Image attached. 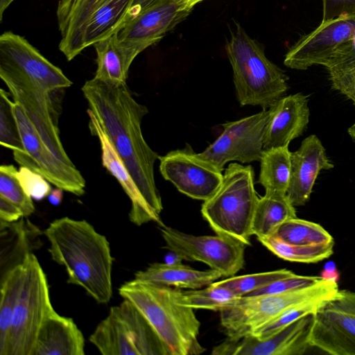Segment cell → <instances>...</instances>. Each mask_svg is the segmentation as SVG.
Segmentation results:
<instances>
[{
	"instance_id": "obj_2",
	"label": "cell",
	"mask_w": 355,
	"mask_h": 355,
	"mask_svg": "<svg viewBox=\"0 0 355 355\" xmlns=\"http://www.w3.org/2000/svg\"><path fill=\"white\" fill-rule=\"evenodd\" d=\"M83 94L120 159L131 175L159 225L163 209L154 165L159 155L146 141L141 121L148 108L132 96L126 83L111 84L93 78Z\"/></svg>"
},
{
	"instance_id": "obj_15",
	"label": "cell",
	"mask_w": 355,
	"mask_h": 355,
	"mask_svg": "<svg viewBox=\"0 0 355 355\" xmlns=\"http://www.w3.org/2000/svg\"><path fill=\"white\" fill-rule=\"evenodd\" d=\"M354 40L355 15L320 23L289 49L284 64L297 70L315 64L324 66L338 47Z\"/></svg>"
},
{
	"instance_id": "obj_36",
	"label": "cell",
	"mask_w": 355,
	"mask_h": 355,
	"mask_svg": "<svg viewBox=\"0 0 355 355\" xmlns=\"http://www.w3.org/2000/svg\"><path fill=\"white\" fill-rule=\"evenodd\" d=\"M18 171L12 164L0 166V195L3 196L22 211L24 217L35 211L32 198L22 188L18 178Z\"/></svg>"
},
{
	"instance_id": "obj_13",
	"label": "cell",
	"mask_w": 355,
	"mask_h": 355,
	"mask_svg": "<svg viewBox=\"0 0 355 355\" xmlns=\"http://www.w3.org/2000/svg\"><path fill=\"white\" fill-rule=\"evenodd\" d=\"M269 110L223 124L222 133L198 155L220 171L230 162L250 164L259 161Z\"/></svg>"
},
{
	"instance_id": "obj_41",
	"label": "cell",
	"mask_w": 355,
	"mask_h": 355,
	"mask_svg": "<svg viewBox=\"0 0 355 355\" xmlns=\"http://www.w3.org/2000/svg\"><path fill=\"white\" fill-rule=\"evenodd\" d=\"M24 217L21 209L13 202L0 195V220L13 223Z\"/></svg>"
},
{
	"instance_id": "obj_31",
	"label": "cell",
	"mask_w": 355,
	"mask_h": 355,
	"mask_svg": "<svg viewBox=\"0 0 355 355\" xmlns=\"http://www.w3.org/2000/svg\"><path fill=\"white\" fill-rule=\"evenodd\" d=\"M258 240L277 257L291 262L317 263L329 258L334 253V243L313 245L291 244L275 235Z\"/></svg>"
},
{
	"instance_id": "obj_14",
	"label": "cell",
	"mask_w": 355,
	"mask_h": 355,
	"mask_svg": "<svg viewBox=\"0 0 355 355\" xmlns=\"http://www.w3.org/2000/svg\"><path fill=\"white\" fill-rule=\"evenodd\" d=\"M159 159L162 177L189 198L205 201L223 181L222 172L201 159L189 144L159 156Z\"/></svg>"
},
{
	"instance_id": "obj_17",
	"label": "cell",
	"mask_w": 355,
	"mask_h": 355,
	"mask_svg": "<svg viewBox=\"0 0 355 355\" xmlns=\"http://www.w3.org/2000/svg\"><path fill=\"white\" fill-rule=\"evenodd\" d=\"M312 315L302 317L266 339L246 336L227 338L215 346L214 355H302L309 347L308 336Z\"/></svg>"
},
{
	"instance_id": "obj_10",
	"label": "cell",
	"mask_w": 355,
	"mask_h": 355,
	"mask_svg": "<svg viewBox=\"0 0 355 355\" xmlns=\"http://www.w3.org/2000/svg\"><path fill=\"white\" fill-rule=\"evenodd\" d=\"M15 115L24 150L13 153L15 160L42 175L65 191L80 196L85 191V180L75 165L58 157L44 144L21 106L13 101Z\"/></svg>"
},
{
	"instance_id": "obj_22",
	"label": "cell",
	"mask_w": 355,
	"mask_h": 355,
	"mask_svg": "<svg viewBox=\"0 0 355 355\" xmlns=\"http://www.w3.org/2000/svg\"><path fill=\"white\" fill-rule=\"evenodd\" d=\"M1 254L0 278L21 264L26 257L40 247V231L24 217L16 222L0 220Z\"/></svg>"
},
{
	"instance_id": "obj_18",
	"label": "cell",
	"mask_w": 355,
	"mask_h": 355,
	"mask_svg": "<svg viewBox=\"0 0 355 355\" xmlns=\"http://www.w3.org/2000/svg\"><path fill=\"white\" fill-rule=\"evenodd\" d=\"M291 178L286 195L294 207L309 200L315 181L322 170L334 167L321 141L314 135L305 138L300 148L291 154Z\"/></svg>"
},
{
	"instance_id": "obj_21",
	"label": "cell",
	"mask_w": 355,
	"mask_h": 355,
	"mask_svg": "<svg viewBox=\"0 0 355 355\" xmlns=\"http://www.w3.org/2000/svg\"><path fill=\"white\" fill-rule=\"evenodd\" d=\"M84 336L71 318L55 311L43 322L32 355H84Z\"/></svg>"
},
{
	"instance_id": "obj_24",
	"label": "cell",
	"mask_w": 355,
	"mask_h": 355,
	"mask_svg": "<svg viewBox=\"0 0 355 355\" xmlns=\"http://www.w3.org/2000/svg\"><path fill=\"white\" fill-rule=\"evenodd\" d=\"M93 46L97 64L94 78L111 84L126 83L130 67L138 55L122 45L116 33L96 42Z\"/></svg>"
},
{
	"instance_id": "obj_35",
	"label": "cell",
	"mask_w": 355,
	"mask_h": 355,
	"mask_svg": "<svg viewBox=\"0 0 355 355\" xmlns=\"http://www.w3.org/2000/svg\"><path fill=\"white\" fill-rule=\"evenodd\" d=\"M331 299L333 298H319L295 305L257 329L250 336H253L260 340L268 338L297 320L313 314Z\"/></svg>"
},
{
	"instance_id": "obj_26",
	"label": "cell",
	"mask_w": 355,
	"mask_h": 355,
	"mask_svg": "<svg viewBox=\"0 0 355 355\" xmlns=\"http://www.w3.org/2000/svg\"><path fill=\"white\" fill-rule=\"evenodd\" d=\"M114 308L124 323L138 355H167L151 325L132 302L124 299Z\"/></svg>"
},
{
	"instance_id": "obj_1",
	"label": "cell",
	"mask_w": 355,
	"mask_h": 355,
	"mask_svg": "<svg viewBox=\"0 0 355 355\" xmlns=\"http://www.w3.org/2000/svg\"><path fill=\"white\" fill-rule=\"evenodd\" d=\"M0 78L46 146L58 157L72 164L58 127L61 92L73 84L62 69L24 37L6 31L0 35Z\"/></svg>"
},
{
	"instance_id": "obj_7",
	"label": "cell",
	"mask_w": 355,
	"mask_h": 355,
	"mask_svg": "<svg viewBox=\"0 0 355 355\" xmlns=\"http://www.w3.org/2000/svg\"><path fill=\"white\" fill-rule=\"evenodd\" d=\"M334 277H323L313 285L288 292L241 296L220 311V324L227 338L238 339L272 320L288 309L319 298H334L339 293Z\"/></svg>"
},
{
	"instance_id": "obj_46",
	"label": "cell",
	"mask_w": 355,
	"mask_h": 355,
	"mask_svg": "<svg viewBox=\"0 0 355 355\" xmlns=\"http://www.w3.org/2000/svg\"><path fill=\"white\" fill-rule=\"evenodd\" d=\"M15 0H0V21H2L3 15L6 10Z\"/></svg>"
},
{
	"instance_id": "obj_23",
	"label": "cell",
	"mask_w": 355,
	"mask_h": 355,
	"mask_svg": "<svg viewBox=\"0 0 355 355\" xmlns=\"http://www.w3.org/2000/svg\"><path fill=\"white\" fill-rule=\"evenodd\" d=\"M219 272L209 269L198 270L182 263L169 265L154 263L135 274V279L177 288L197 289L209 286L220 277Z\"/></svg>"
},
{
	"instance_id": "obj_6",
	"label": "cell",
	"mask_w": 355,
	"mask_h": 355,
	"mask_svg": "<svg viewBox=\"0 0 355 355\" xmlns=\"http://www.w3.org/2000/svg\"><path fill=\"white\" fill-rule=\"evenodd\" d=\"M250 165L232 162L216 192L201 206V214L217 234L250 245L251 227L259 200Z\"/></svg>"
},
{
	"instance_id": "obj_43",
	"label": "cell",
	"mask_w": 355,
	"mask_h": 355,
	"mask_svg": "<svg viewBox=\"0 0 355 355\" xmlns=\"http://www.w3.org/2000/svg\"><path fill=\"white\" fill-rule=\"evenodd\" d=\"M63 191V189L58 187L52 190L48 196L49 202L53 205H59L62 201Z\"/></svg>"
},
{
	"instance_id": "obj_16",
	"label": "cell",
	"mask_w": 355,
	"mask_h": 355,
	"mask_svg": "<svg viewBox=\"0 0 355 355\" xmlns=\"http://www.w3.org/2000/svg\"><path fill=\"white\" fill-rule=\"evenodd\" d=\"M191 11L172 0H156L116 33L118 40L139 55L161 40Z\"/></svg>"
},
{
	"instance_id": "obj_19",
	"label": "cell",
	"mask_w": 355,
	"mask_h": 355,
	"mask_svg": "<svg viewBox=\"0 0 355 355\" xmlns=\"http://www.w3.org/2000/svg\"><path fill=\"white\" fill-rule=\"evenodd\" d=\"M268 110L263 149L288 146L303 133L309 121L308 98L301 93L283 96Z\"/></svg>"
},
{
	"instance_id": "obj_8",
	"label": "cell",
	"mask_w": 355,
	"mask_h": 355,
	"mask_svg": "<svg viewBox=\"0 0 355 355\" xmlns=\"http://www.w3.org/2000/svg\"><path fill=\"white\" fill-rule=\"evenodd\" d=\"M133 0H59V50L68 58L80 39L96 42L123 25Z\"/></svg>"
},
{
	"instance_id": "obj_33",
	"label": "cell",
	"mask_w": 355,
	"mask_h": 355,
	"mask_svg": "<svg viewBox=\"0 0 355 355\" xmlns=\"http://www.w3.org/2000/svg\"><path fill=\"white\" fill-rule=\"evenodd\" d=\"M274 235L291 244L313 245L334 243L332 236L320 225L297 217L284 222L277 228Z\"/></svg>"
},
{
	"instance_id": "obj_47",
	"label": "cell",
	"mask_w": 355,
	"mask_h": 355,
	"mask_svg": "<svg viewBox=\"0 0 355 355\" xmlns=\"http://www.w3.org/2000/svg\"><path fill=\"white\" fill-rule=\"evenodd\" d=\"M348 133L352 139L355 141V123L348 128Z\"/></svg>"
},
{
	"instance_id": "obj_9",
	"label": "cell",
	"mask_w": 355,
	"mask_h": 355,
	"mask_svg": "<svg viewBox=\"0 0 355 355\" xmlns=\"http://www.w3.org/2000/svg\"><path fill=\"white\" fill-rule=\"evenodd\" d=\"M25 279L12 320L6 355H32L39 330L53 312L45 272L33 253L24 261Z\"/></svg>"
},
{
	"instance_id": "obj_20",
	"label": "cell",
	"mask_w": 355,
	"mask_h": 355,
	"mask_svg": "<svg viewBox=\"0 0 355 355\" xmlns=\"http://www.w3.org/2000/svg\"><path fill=\"white\" fill-rule=\"evenodd\" d=\"M87 112L90 132L98 139L101 145L102 164L117 180L130 200L131 209L128 214L130 220L137 226L151 221L157 223L135 182L119 157L98 119L90 110L88 109Z\"/></svg>"
},
{
	"instance_id": "obj_37",
	"label": "cell",
	"mask_w": 355,
	"mask_h": 355,
	"mask_svg": "<svg viewBox=\"0 0 355 355\" xmlns=\"http://www.w3.org/2000/svg\"><path fill=\"white\" fill-rule=\"evenodd\" d=\"M10 92L0 89V144L15 152L24 150L19 128L12 111Z\"/></svg>"
},
{
	"instance_id": "obj_28",
	"label": "cell",
	"mask_w": 355,
	"mask_h": 355,
	"mask_svg": "<svg viewBox=\"0 0 355 355\" xmlns=\"http://www.w3.org/2000/svg\"><path fill=\"white\" fill-rule=\"evenodd\" d=\"M288 146L263 149L258 182L266 193L286 194L291 170Z\"/></svg>"
},
{
	"instance_id": "obj_5",
	"label": "cell",
	"mask_w": 355,
	"mask_h": 355,
	"mask_svg": "<svg viewBox=\"0 0 355 355\" xmlns=\"http://www.w3.org/2000/svg\"><path fill=\"white\" fill-rule=\"evenodd\" d=\"M225 50L241 106L267 110L285 96L288 89L287 76L266 57L263 45L250 37L239 24L232 32Z\"/></svg>"
},
{
	"instance_id": "obj_39",
	"label": "cell",
	"mask_w": 355,
	"mask_h": 355,
	"mask_svg": "<svg viewBox=\"0 0 355 355\" xmlns=\"http://www.w3.org/2000/svg\"><path fill=\"white\" fill-rule=\"evenodd\" d=\"M17 178L24 191L36 200L48 197L52 191L49 181L26 166H21L19 168Z\"/></svg>"
},
{
	"instance_id": "obj_40",
	"label": "cell",
	"mask_w": 355,
	"mask_h": 355,
	"mask_svg": "<svg viewBox=\"0 0 355 355\" xmlns=\"http://www.w3.org/2000/svg\"><path fill=\"white\" fill-rule=\"evenodd\" d=\"M321 23L355 15V0H322Z\"/></svg>"
},
{
	"instance_id": "obj_34",
	"label": "cell",
	"mask_w": 355,
	"mask_h": 355,
	"mask_svg": "<svg viewBox=\"0 0 355 355\" xmlns=\"http://www.w3.org/2000/svg\"><path fill=\"white\" fill-rule=\"evenodd\" d=\"M293 275L295 273L292 270L284 268L241 276H232L219 282H214L213 284L225 287L241 297L278 279Z\"/></svg>"
},
{
	"instance_id": "obj_27",
	"label": "cell",
	"mask_w": 355,
	"mask_h": 355,
	"mask_svg": "<svg viewBox=\"0 0 355 355\" xmlns=\"http://www.w3.org/2000/svg\"><path fill=\"white\" fill-rule=\"evenodd\" d=\"M89 340L103 355H138L127 329L114 306Z\"/></svg>"
},
{
	"instance_id": "obj_3",
	"label": "cell",
	"mask_w": 355,
	"mask_h": 355,
	"mask_svg": "<svg viewBox=\"0 0 355 355\" xmlns=\"http://www.w3.org/2000/svg\"><path fill=\"white\" fill-rule=\"evenodd\" d=\"M44 234L51 259L67 272V283L82 287L98 303H108L114 259L107 238L87 220L67 216L52 221Z\"/></svg>"
},
{
	"instance_id": "obj_4",
	"label": "cell",
	"mask_w": 355,
	"mask_h": 355,
	"mask_svg": "<svg viewBox=\"0 0 355 355\" xmlns=\"http://www.w3.org/2000/svg\"><path fill=\"white\" fill-rule=\"evenodd\" d=\"M119 295L132 302L151 325L167 355H199L200 322L193 309L179 304L174 288L133 279L122 284Z\"/></svg>"
},
{
	"instance_id": "obj_45",
	"label": "cell",
	"mask_w": 355,
	"mask_h": 355,
	"mask_svg": "<svg viewBox=\"0 0 355 355\" xmlns=\"http://www.w3.org/2000/svg\"><path fill=\"white\" fill-rule=\"evenodd\" d=\"M184 9L193 10V7L204 0H172Z\"/></svg>"
},
{
	"instance_id": "obj_44",
	"label": "cell",
	"mask_w": 355,
	"mask_h": 355,
	"mask_svg": "<svg viewBox=\"0 0 355 355\" xmlns=\"http://www.w3.org/2000/svg\"><path fill=\"white\" fill-rule=\"evenodd\" d=\"M164 263L169 265L182 263L183 259L176 252L169 250L164 257Z\"/></svg>"
},
{
	"instance_id": "obj_32",
	"label": "cell",
	"mask_w": 355,
	"mask_h": 355,
	"mask_svg": "<svg viewBox=\"0 0 355 355\" xmlns=\"http://www.w3.org/2000/svg\"><path fill=\"white\" fill-rule=\"evenodd\" d=\"M174 296L179 304L185 306L214 311L227 308L240 297L229 289L213 283L204 288L189 291L174 288Z\"/></svg>"
},
{
	"instance_id": "obj_42",
	"label": "cell",
	"mask_w": 355,
	"mask_h": 355,
	"mask_svg": "<svg viewBox=\"0 0 355 355\" xmlns=\"http://www.w3.org/2000/svg\"><path fill=\"white\" fill-rule=\"evenodd\" d=\"M155 1L156 0H133L127 12L123 26L137 17Z\"/></svg>"
},
{
	"instance_id": "obj_38",
	"label": "cell",
	"mask_w": 355,
	"mask_h": 355,
	"mask_svg": "<svg viewBox=\"0 0 355 355\" xmlns=\"http://www.w3.org/2000/svg\"><path fill=\"white\" fill-rule=\"evenodd\" d=\"M323 277L293 275L278 279L245 296L275 294L294 291L315 284Z\"/></svg>"
},
{
	"instance_id": "obj_11",
	"label": "cell",
	"mask_w": 355,
	"mask_h": 355,
	"mask_svg": "<svg viewBox=\"0 0 355 355\" xmlns=\"http://www.w3.org/2000/svg\"><path fill=\"white\" fill-rule=\"evenodd\" d=\"M165 248L178 253L183 260L207 264L223 277H232L243 268L244 243L232 238L215 236H194L164 224L159 225Z\"/></svg>"
},
{
	"instance_id": "obj_30",
	"label": "cell",
	"mask_w": 355,
	"mask_h": 355,
	"mask_svg": "<svg viewBox=\"0 0 355 355\" xmlns=\"http://www.w3.org/2000/svg\"><path fill=\"white\" fill-rule=\"evenodd\" d=\"M332 88L355 105V40L338 47L324 65Z\"/></svg>"
},
{
	"instance_id": "obj_25",
	"label": "cell",
	"mask_w": 355,
	"mask_h": 355,
	"mask_svg": "<svg viewBox=\"0 0 355 355\" xmlns=\"http://www.w3.org/2000/svg\"><path fill=\"white\" fill-rule=\"evenodd\" d=\"M295 217V207L286 194L265 193L254 210L252 235L257 239L273 236L284 222Z\"/></svg>"
},
{
	"instance_id": "obj_12",
	"label": "cell",
	"mask_w": 355,
	"mask_h": 355,
	"mask_svg": "<svg viewBox=\"0 0 355 355\" xmlns=\"http://www.w3.org/2000/svg\"><path fill=\"white\" fill-rule=\"evenodd\" d=\"M310 347L331 355H355V292L339 293L312 315Z\"/></svg>"
},
{
	"instance_id": "obj_29",
	"label": "cell",
	"mask_w": 355,
	"mask_h": 355,
	"mask_svg": "<svg viewBox=\"0 0 355 355\" xmlns=\"http://www.w3.org/2000/svg\"><path fill=\"white\" fill-rule=\"evenodd\" d=\"M25 279L24 262L0 278V355H6L14 311Z\"/></svg>"
}]
</instances>
